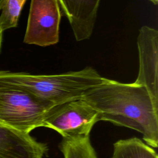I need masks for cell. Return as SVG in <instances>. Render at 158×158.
Returning <instances> with one entry per match:
<instances>
[{"mask_svg":"<svg viewBox=\"0 0 158 158\" xmlns=\"http://www.w3.org/2000/svg\"><path fill=\"white\" fill-rule=\"evenodd\" d=\"M105 79L91 67L57 75L0 70V87L27 91L55 106L81 99L86 91Z\"/></svg>","mask_w":158,"mask_h":158,"instance_id":"2","label":"cell"},{"mask_svg":"<svg viewBox=\"0 0 158 158\" xmlns=\"http://www.w3.org/2000/svg\"><path fill=\"white\" fill-rule=\"evenodd\" d=\"M57 0H31L23 42L42 47L58 43L62 12Z\"/></svg>","mask_w":158,"mask_h":158,"instance_id":"5","label":"cell"},{"mask_svg":"<svg viewBox=\"0 0 158 158\" xmlns=\"http://www.w3.org/2000/svg\"><path fill=\"white\" fill-rule=\"evenodd\" d=\"M98 121V112L78 99L54 106L48 112L43 127L56 131L63 138L86 136Z\"/></svg>","mask_w":158,"mask_h":158,"instance_id":"4","label":"cell"},{"mask_svg":"<svg viewBox=\"0 0 158 158\" xmlns=\"http://www.w3.org/2000/svg\"><path fill=\"white\" fill-rule=\"evenodd\" d=\"M113 147L111 158H158L152 148L136 137L120 139L114 144Z\"/></svg>","mask_w":158,"mask_h":158,"instance_id":"9","label":"cell"},{"mask_svg":"<svg viewBox=\"0 0 158 158\" xmlns=\"http://www.w3.org/2000/svg\"><path fill=\"white\" fill-rule=\"evenodd\" d=\"M139 71L135 84L146 88L154 104L158 106V31L143 26L137 38Z\"/></svg>","mask_w":158,"mask_h":158,"instance_id":"6","label":"cell"},{"mask_svg":"<svg viewBox=\"0 0 158 158\" xmlns=\"http://www.w3.org/2000/svg\"><path fill=\"white\" fill-rule=\"evenodd\" d=\"M48 150L29 133L0 125V158H43Z\"/></svg>","mask_w":158,"mask_h":158,"instance_id":"8","label":"cell"},{"mask_svg":"<svg viewBox=\"0 0 158 158\" xmlns=\"http://www.w3.org/2000/svg\"><path fill=\"white\" fill-rule=\"evenodd\" d=\"M2 32L0 29V51H1V44H2Z\"/></svg>","mask_w":158,"mask_h":158,"instance_id":"12","label":"cell"},{"mask_svg":"<svg viewBox=\"0 0 158 158\" xmlns=\"http://www.w3.org/2000/svg\"><path fill=\"white\" fill-rule=\"evenodd\" d=\"M77 41L89 39L93 31L101 0H57Z\"/></svg>","mask_w":158,"mask_h":158,"instance_id":"7","label":"cell"},{"mask_svg":"<svg viewBox=\"0 0 158 158\" xmlns=\"http://www.w3.org/2000/svg\"><path fill=\"white\" fill-rule=\"evenodd\" d=\"M52 103L25 91L0 87V125L30 133L43 127Z\"/></svg>","mask_w":158,"mask_h":158,"instance_id":"3","label":"cell"},{"mask_svg":"<svg viewBox=\"0 0 158 158\" xmlns=\"http://www.w3.org/2000/svg\"><path fill=\"white\" fill-rule=\"evenodd\" d=\"M98 114L99 121L136 130L150 147L158 146V106L145 87L108 78L81 97Z\"/></svg>","mask_w":158,"mask_h":158,"instance_id":"1","label":"cell"},{"mask_svg":"<svg viewBox=\"0 0 158 158\" xmlns=\"http://www.w3.org/2000/svg\"><path fill=\"white\" fill-rule=\"evenodd\" d=\"M26 0H0V29L5 30L17 26L19 18Z\"/></svg>","mask_w":158,"mask_h":158,"instance_id":"11","label":"cell"},{"mask_svg":"<svg viewBox=\"0 0 158 158\" xmlns=\"http://www.w3.org/2000/svg\"><path fill=\"white\" fill-rule=\"evenodd\" d=\"M59 148L64 158H98L89 136L63 138Z\"/></svg>","mask_w":158,"mask_h":158,"instance_id":"10","label":"cell"}]
</instances>
